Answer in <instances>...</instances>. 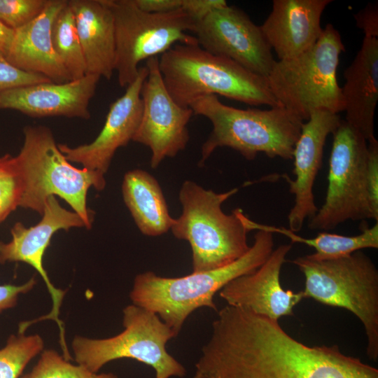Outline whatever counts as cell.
I'll list each match as a JSON object with an SVG mask.
<instances>
[{"label":"cell","instance_id":"36","mask_svg":"<svg viewBox=\"0 0 378 378\" xmlns=\"http://www.w3.org/2000/svg\"><path fill=\"white\" fill-rule=\"evenodd\" d=\"M14 30L8 28L0 21V55L6 57L10 48Z\"/></svg>","mask_w":378,"mask_h":378},{"label":"cell","instance_id":"17","mask_svg":"<svg viewBox=\"0 0 378 378\" xmlns=\"http://www.w3.org/2000/svg\"><path fill=\"white\" fill-rule=\"evenodd\" d=\"M291 248V244L276 247L254 272L227 284L220 290V297L229 305L274 320L293 315L294 307L304 298L302 291L285 290L280 282L281 267Z\"/></svg>","mask_w":378,"mask_h":378},{"label":"cell","instance_id":"21","mask_svg":"<svg viewBox=\"0 0 378 378\" xmlns=\"http://www.w3.org/2000/svg\"><path fill=\"white\" fill-rule=\"evenodd\" d=\"M342 88L344 120L368 142L374 139V120L378 101V38L364 36L361 47L344 72Z\"/></svg>","mask_w":378,"mask_h":378},{"label":"cell","instance_id":"20","mask_svg":"<svg viewBox=\"0 0 378 378\" xmlns=\"http://www.w3.org/2000/svg\"><path fill=\"white\" fill-rule=\"evenodd\" d=\"M66 4V0H48L38 16L14 30L6 59L22 70L41 74L53 83L71 81L54 50L51 37L55 19Z\"/></svg>","mask_w":378,"mask_h":378},{"label":"cell","instance_id":"2","mask_svg":"<svg viewBox=\"0 0 378 378\" xmlns=\"http://www.w3.org/2000/svg\"><path fill=\"white\" fill-rule=\"evenodd\" d=\"M273 250V234L257 230L253 245L234 262L181 277H163L150 271L139 274L130 298L134 304L156 314L177 336L195 310L202 307L216 310L215 294L232 280L257 270Z\"/></svg>","mask_w":378,"mask_h":378},{"label":"cell","instance_id":"6","mask_svg":"<svg viewBox=\"0 0 378 378\" xmlns=\"http://www.w3.org/2000/svg\"><path fill=\"white\" fill-rule=\"evenodd\" d=\"M237 191L234 188L218 193L190 180L183 183L178 194L182 213L170 230L176 239L190 244L192 272L225 267L249 250L247 234L251 231L243 211L238 208L226 214L221 209Z\"/></svg>","mask_w":378,"mask_h":378},{"label":"cell","instance_id":"22","mask_svg":"<svg viewBox=\"0 0 378 378\" xmlns=\"http://www.w3.org/2000/svg\"><path fill=\"white\" fill-rule=\"evenodd\" d=\"M81 44L86 74L110 80L115 66V29L106 0H69Z\"/></svg>","mask_w":378,"mask_h":378},{"label":"cell","instance_id":"9","mask_svg":"<svg viewBox=\"0 0 378 378\" xmlns=\"http://www.w3.org/2000/svg\"><path fill=\"white\" fill-rule=\"evenodd\" d=\"M124 330L105 339L76 336L72 342L75 361L97 373L110 361L131 358L150 366L155 378L183 377L185 367L168 353L167 343L176 337L154 312L134 304L123 309Z\"/></svg>","mask_w":378,"mask_h":378},{"label":"cell","instance_id":"19","mask_svg":"<svg viewBox=\"0 0 378 378\" xmlns=\"http://www.w3.org/2000/svg\"><path fill=\"white\" fill-rule=\"evenodd\" d=\"M331 0H274L260 25L263 36L279 60L295 57L321 36V15Z\"/></svg>","mask_w":378,"mask_h":378},{"label":"cell","instance_id":"18","mask_svg":"<svg viewBox=\"0 0 378 378\" xmlns=\"http://www.w3.org/2000/svg\"><path fill=\"white\" fill-rule=\"evenodd\" d=\"M100 77L86 74L63 83H42L0 94V109L18 111L35 118L64 116L88 120L89 104Z\"/></svg>","mask_w":378,"mask_h":378},{"label":"cell","instance_id":"4","mask_svg":"<svg viewBox=\"0 0 378 378\" xmlns=\"http://www.w3.org/2000/svg\"><path fill=\"white\" fill-rule=\"evenodd\" d=\"M190 108L194 114L206 118L213 127L202 145L200 167L219 147L237 150L248 160H254L260 153L271 158L293 160L304 122L281 106L267 110L237 108L224 104L214 94L199 97Z\"/></svg>","mask_w":378,"mask_h":378},{"label":"cell","instance_id":"24","mask_svg":"<svg viewBox=\"0 0 378 378\" xmlns=\"http://www.w3.org/2000/svg\"><path fill=\"white\" fill-rule=\"evenodd\" d=\"M251 230H264L272 234L278 233L288 237L293 243H301L314 248L311 255L318 260H328L344 257L364 248H378V222L372 226H363L361 233L355 236L321 232L313 238H305L284 227L261 224L251 220Z\"/></svg>","mask_w":378,"mask_h":378},{"label":"cell","instance_id":"26","mask_svg":"<svg viewBox=\"0 0 378 378\" xmlns=\"http://www.w3.org/2000/svg\"><path fill=\"white\" fill-rule=\"evenodd\" d=\"M43 340L38 335H10L6 346L0 349V378H20L29 363L43 349Z\"/></svg>","mask_w":378,"mask_h":378},{"label":"cell","instance_id":"25","mask_svg":"<svg viewBox=\"0 0 378 378\" xmlns=\"http://www.w3.org/2000/svg\"><path fill=\"white\" fill-rule=\"evenodd\" d=\"M54 50L71 80L86 75L84 55L73 10L68 4L59 12L51 31Z\"/></svg>","mask_w":378,"mask_h":378},{"label":"cell","instance_id":"28","mask_svg":"<svg viewBox=\"0 0 378 378\" xmlns=\"http://www.w3.org/2000/svg\"><path fill=\"white\" fill-rule=\"evenodd\" d=\"M22 181L15 157H0V223L20 205Z\"/></svg>","mask_w":378,"mask_h":378},{"label":"cell","instance_id":"1","mask_svg":"<svg viewBox=\"0 0 378 378\" xmlns=\"http://www.w3.org/2000/svg\"><path fill=\"white\" fill-rule=\"evenodd\" d=\"M192 378H378L336 344L308 346L274 320L226 305L212 323Z\"/></svg>","mask_w":378,"mask_h":378},{"label":"cell","instance_id":"31","mask_svg":"<svg viewBox=\"0 0 378 378\" xmlns=\"http://www.w3.org/2000/svg\"><path fill=\"white\" fill-rule=\"evenodd\" d=\"M368 160L366 187L374 220L378 222V141L376 138L368 142Z\"/></svg>","mask_w":378,"mask_h":378},{"label":"cell","instance_id":"15","mask_svg":"<svg viewBox=\"0 0 378 378\" xmlns=\"http://www.w3.org/2000/svg\"><path fill=\"white\" fill-rule=\"evenodd\" d=\"M340 121L338 113L319 109L312 112L302 125L293 153V173L295 178L283 175L295 197L294 204L288 215L289 230L294 232L300 231L304 220L310 219L318 211L314 185L322 165L326 139L337 129Z\"/></svg>","mask_w":378,"mask_h":378},{"label":"cell","instance_id":"33","mask_svg":"<svg viewBox=\"0 0 378 378\" xmlns=\"http://www.w3.org/2000/svg\"><path fill=\"white\" fill-rule=\"evenodd\" d=\"M356 25L364 33V36L378 37V7L376 4H368L354 15Z\"/></svg>","mask_w":378,"mask_h":378},{"label":"cell","instance_id":"8","mask_svg":"<svg viewBox=\"0 0 378 378\" xmlns=\"http://www.w3.org/2000/svg\"><path fill=\"white\" fill-rule=\"evenodd\" d=\"M304 274V298L344 308L360 319L368 339L366 353L378 358V270L362 251L328 260L311 254L292 260Z\"/></svg>","mask_w":378,"mask_h":378},{"label":"cell","instance_id":"5","mask_svg":"<svg viewBox=\"0 0 378 378\" xmlns=\"http://www.w3.org/2000/svg\"><path fill=\"white\" fill-rule=\"evenodd\" d=\"M22 181L19 206L41 214L46 199L57 195L65 200L90 228L94 212L87 206V194L93 187L105 188L104 174L71 165L59 150L51 130L45 126L24 128V143L15 157Z\"/></svg>","mask_w":378,"mask_h":378},{"label":"cell","instance_id":"14","mask_svg":"<svg viewBox=\"0 0 378 378\" xmlns=\"http://www.w3.org/2000/svg\"><path fill=\"white\" fill-rule=\"evenodd\" d=\"M83 227H85V224L80 216L62 207L55 196L52 195L46 199L42 218L36 225L27 227L18 222L10 230L11 240L7 243L0 241V263L22 262L31 266L43 278L52 298V307L50 313L26 321V326L29 327L43 320L55 321L59 329L62 347L66 346V343L64 323L59 315L66 290L55 287L51 283L44 269L43 259L52 237L57 230Z\"/></svg>","mask_w":378,"mask_h":378},{"label":"cell","instance_id":"11","mask_svg":"<svg viewBox=\"0 0 378 378\" xmlns=\"http://www.w3.org/2000/svg\"><path fill=\"white\" fill-rule=\"evenodd\" d=\"M332 134L327 192L309 219L312 230H332L349 220H374L366 187L368 141L344 120Z\"/></svg>","mask_w":378,"mask_h":378},{"label":"cell","instance_id":"12","mask_svg":"<svg viewBox=\"0 0 378 378\" xmlns=\"http://www.w3.org/2000/svg\"><path fill=\"white\" fill-rule=\"evenodd\" d=\"M146 64L148 73L141 91L142 115L132 141L150 148V167L155 169L164 158L186 148L190 139L187 125L194 113L172 99L160 71L159 57L149 58Z\"/></svg>","mask_w":378,"mask_h":378},{"label":"cell","instance_id":"35","mask_svg":"<svg viewBox=\"0 0 378 378\" xmlns=\"http://www.w3.org/2000/svg\"><path fill=\"white\" fill-rule=\"evenodd\" d=\"M139 8L147 13H162L181 8L182 0H134Z\"/></svg>","mask_w":378,"mask_h":378},{"label":"cell","instance_id":"16","mask_svg":"<svg viewBox=\"0 0 378 378\" xmlns=\"http://www.w3.org/2000/svg\"><path fill=\"white\" fill-rule=\"evenodd\" d=\"M148 73L146 66L139 67L136 78L110 105L104 127L92 142L74 148L58 144L67 160L90 171L106 173L116 150L132 141L137 130L143 110L141 91Z\"/></svg>","mask_w":378,"mask_h":378},{"label":"cell","instance_id":"29","mask_svg":"<svg viewBox=\"0 0 378 378\" xmlns=\"http://www.w3.org/2000/svg\"><path fill=\"white\" fill-rule=\"evenodd\" d=\"M48 0H0V21L15 30L32 21L45 8Z\"/></svg>","mask_w":378,"mask_h":378},{"label":"cell","instance_id":"3","mask_svg":"<svg viewBox=\"0 0 378 378\" xmlns=\"http://www.w3.org/2000/svg\"><path fill=\"white\" fill-rule=\"evenodd\" d=\"M159 68L169 93L183 107H190L200 97L211 94L252 106H281L267 78L198 44L174 45L160 55Z\"/></svg>","mask_w":378,"mask_h":378},{"label":"cell","instance_id":"32","mask_svg":"<svg viewBox=\"0 0 378 378\" xmlns=\"http://www.w3.org/2000/svg\"><path fill=\"white\" fill-rule=\"evenodd\" d=\"M227 5L225 0H182L181 8L190 16L196 26L211 12Z\"/></svg>","mask_w":378,"mask_h":378},{"label":"cell","instance_id":"10","mask_svg":"<svg viewBox=\"0 0 378 378\" xmlns=\"http://www.w3.org/2000/svg\"><path fill=\"white\" fill-rule=\"evenodd\" d=\"M115 29V66L121 88L132 83L144 60L162 55L176 44H198L195 24L181 8L153 13L141 10L134 0H106Z\"/></svg>","mask_w":378,"mask_h":378},{"label":"cell","instance_id":"23","mask_svg":"<svg viewBox=\"0 0 378 378\" xmlns=\"http://www.w3.org/2000/svg\"><path fill=\"white\" fill-rule=\"evenodd\" d=\"M124 202L141 232L156 237L168 232L174 221L172 218L158 181L146 171L136 169L123 178Z\"/></svg>","mask_w":378,"mask_h":378},{"label":"cell","instance_id":"7","mask_svg":"<svg viewBox=\"0 0 378 378\" xmlns=\"http://www.w3.org/2000/svg\"><path fill=\"white\" fill-rule=\"evenodd\" d=\"M344 50L340 32L328 24L310 48L295 57L276 60L267 78L272 94L304 122L316 110L344 111L337 71Z\"/></svg>","mask_w":378,"mask_h":378},{"label":"cell","instance_id":"34","mask_svg":"<svg viewBox=\"0 0 378 378\" xmlns=\"http://www.w3.org/2000/svg\"><path fill=\"white\" fill-rule=\"evenodd\" d=\"M36 283V279L34 277H32L22 285H0V313L15 307L17 304L19 295L31 290Z\"/></svg>","mask_w":378,"mask_h":378},{"label":"cell","instance_id":"27","mask_svg":"<svg viewBox=\"0 0 378 378\" xmlns=\"http://www.w3.org/2000/svg\"><path fill=\"white\" fill-rule=\"evenodd\" d=\"M20 378H118L108 373H94L85 367L73 364L55 350L43 351L32 370Z\"/></svg>","mask_w":378,"mask_h":378},{"label":"cell","instance_id":"30","mask_svg":"<svg viewBox=\"0 0 378 378\" xmlns=\"http://www.w3.org/2000/svg\"><path fill=\"white\" fill-rule=\"evenodd\" d=\"M48 82L52 81L41 74L20 69L0 55V94L17 88Z\"/></svg>","mask_w":378,"mask_h":378},{"label":"cell","instance_id":"13","mask_svg":"<svg viewBox=\"0 0 378 378\" xmlns=\"http://www.w3.org/2000/svg\"><path fill=\"white\" fill-rule=\"evenodd\" d=\"M198 45L265 78L276 60L260 27L242 10L227 5L209 14L194 31Z\"/></svg>","mask_w":378,"mask_h":378}]
</instances>
